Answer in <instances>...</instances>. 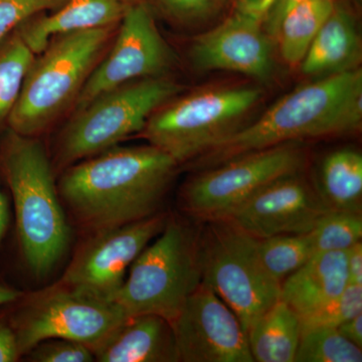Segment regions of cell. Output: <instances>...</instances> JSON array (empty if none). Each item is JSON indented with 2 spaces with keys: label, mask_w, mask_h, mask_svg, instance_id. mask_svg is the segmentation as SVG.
Segmentation results:
<instances>
[{
  "label": "cell",
  "mask_w": 362,
  "mask_h": 362,
  "mask_svg": "<svg viewBox=\"0 0 362 362\" xmlns=\"http://www.w3.org/2000/svg\"><path fill=\"white\" fill-rule=\"evenodd\" d=\"M112 33L106 26L52 37L26 73L9 129L28 137L45 129L77 99Z\"/></svg>",
  "instance_id": "cell-4"
},
{
  "label": "cell",
  "mask_w": 362,
  "mask_h": 362,
  "mask_svg": "<svg viewBox=\"0 0 362 362\" xmlns=\"http://www.w3.org/2000/svg\"><path fill=\"white\" fill-rule=\"evenodd\" d=\"M35 56L18 30L0 42V127L18 102Z\"/></svg>",
  "instance_id": "cell-23"
},
{
  "label": "cell",
  "mask_w": 362,
  "mask_h": 362,
  "mask_svg": "<svg viewBox=\"0 0 362 362\" xmlns=\"http://www.w3.org/2000/svg\"><path fill=\"white\" fill-rule=\"evenodd\" d=\"M335 4V0H305L286 13L275 39L285 63L300 66Z\"/></svg>",
  "instance_id": "cell-22"
},
{
  "label": "cell",
  "mask_w": 362,
  "mask_h": 362,
  "mask_svg": "<svg viewBox=\"0 0 362 362\" xmlns=\"http://www.w3.org/2000/svg\"><path fill=\"white\" fill-rule=\"evenodd\" d=\"M247 337L254 361L294 362L301 337L300 317L279 300L252 324Z\"/></svg>",
  "instance_id": "cell-20"
},
{
  "label": "cell",
  "mask_w": 362,
  "mask_h": 362,
  "mask_svg": "<svg viewBox=\"0 0 362 362\" xmlns=\"http://www.w3.org/2000/svg\"><path fill=\"white\" fill-rule=\"evenodd\" d=\"M256 247L267 273L280 284L315 254L307 233L256 239Z\"/></svg>",
  "instance_id": "cell-24"
},
{
  "label": "cell",
  "mask_w": 362,
  "mask_h": 362,
  "mask_svg": "<svg viewBox=\"0 0 362 362\" xmlns=\"http://www.w3.org/2000/svg\"><path fill=\"white\" fill-rule=\"evenodd\" d=\"M177 165L153 145L114 146L66 169L59 194L94 233L127 225L157 214Z\"/></svg>",
  "instance_id": "cell-1"
},
{
  "label": "cell",
  "mask_w": 362,
  "mask_h": 362,
  "mask_svg": "<svg viewBox=\"0 0 362 362\" xmlns=\"http://www.w3.org/2000/svg\"><path fill=\"white\" fill-rule=\"evenodd\" d=\"M263 21L235 11L194 40L192 58L202 70L228 71L266 80L274 70L272 42Z\"/></svg>",
  "instance_id": "cell-15"
},
{
  "label": "cell",
  "mask_w": 362,
  "mask_h": 362,
  "mask_svg": "<svg viewBox=\"0 0 362 362\" xmlns=\"http://www.w3.org/2000/svg\"><path fill=\"white\" fill-rule=\"evenodd\" d=\"M347 276L351 285L362 286V243L357 242L345 251Z\"/></svg>",
  "instance_id": "cell-33"
},
{
  "label": "cell",
  "mask_w": 362,
  "mask_h": 362,
  "mask_svg": "<svg viewBox=\"0 0 362 362\" xmlns=\"http://www.w3.org/2000/svg\"><path fill=\"white\" fill-rule=\"evenodd\" d=\"M127 318L115 302L59 284L33 298L9 321L23 356L54 338L83 343L92 351Z\"/></svg>",
  "instance_id": "cell-10"
},
{
  "label": "cell",
  "mask_w": 362,
  "mask_h": 362,
  "mask_svg": "<svg viewBox=\"0 0 362 362\" xmlns=\"http://www.w3.org/2000/svg\"><path fill=\"white\" fill-rule=\"evenodd\" d=\"M0 165L13 195L26 264L35 275H47L70 244L51 162L42 143L9 129L0 144Z\"/></svg>",
  "instance_id": "cell-3"
},
{
  "label": "cell",
  "mask_w": 362,
  "mask_h": 362,
  "mask_svg": "<svg viewBox=\"0 0 362 362\" xmlns=\"http://www.w3.org/2000/svg\"><path fill=\"white\" fill-rule=\"evenodd\" d=\"M173 52L144 4H133L121 20L110 52L93 69L77 98V112L112 89L145 78L160 77L173 65Z\"/></svg>",
  "instance_id": "cell-12"
},
{
  "label": "cell",
  "mask_w": 362,
  "mask_h": 362,
  "mask_svg": "<svg viewBox=\"0 0 362 362\" xmlns=\"http://www.w3.org/2000/svg\"><path fill=\"white\" fill-rule=\"evenodd\" d=\"M9 221L8 204L6 197L0 187V243L6 235L7 226Z\"/></svg>",
  "instance_id": "cell-36"
},
{
  "label": "cell",
  "mask_w": 362,
  "mask_h": 362,
  "mask_svg": "<svg viewBox=\"0 0 362 362\" xmlns=\"http://www.w3.org/2000/svg\"><path fill=\"white\" fill-rule=\"evenodd\" d=\"M207 223L201 233L202 282L235 312L247 333L280 300L281 284L262 265L255 238L228 221Z\"/></svg>",
  "instance_id": "cell-8"
},
{
  "label": "cell",
  "mask_w": 362,
  "mask_h": 362,
  "mask_svg": "<svg viewBox=\"0 0 362 362\" xmlns=\"http://www.w3.org/2000/svg\"><path fill=\"white\" fill-rule=\"evenodd\" d=\"M169 16L183 21L206 20L225 6L226 0H158Z\"/></svg>",
  "instance_id": "cell-30"
},
{
  "label": "cell",
  "mask_w": 362,
  "mask_h": 362,
  "mask_svg": "<svg viewBox=\"0 0 362 362\" xmlns=\"http://www.w3.org/2000/svg\"><path fill=\"white\" fill-rule=\"evenodd\" d=\"M131 0H66L49 16L25 21L16 30L35 54L62 33L113 26L132 6Z\"/></svg>",
  "instance_id": "cell-17"
},
{
  "label": "cell",
  "mask_w": 362,
  "mask_h": 362,
  "mask_svg": "<svg viewBox=\"0 0 362 362\" xmlns=\"http://www.w3.org/2000/svg\"><path fill=\"white\" fill-rule=\"evenodd\" d=\"M180 361L254 362L240 319L204 283L171 324Z\"/></svg>",
  "instance_id": "cell-13"
},
{
  "label": "cell",
  "mask_w": 362,
  "mask_h": 362,
  "mask_svg": "<svg viewBox=\"0 0 362 362\" xmlns=\"http://www.w3.org/2000/svg\"><path fill=\"white\" fill-rule=\"evenodd\" d=\"M307 235L314 252H345L361 240V214L331 211Z\"/></svg>",
  "instance_id": "cell-26"
},
{
  "label": "cell",
  "mask_w": 362,
  "mask_h": 362,
  "mask_svg": "<svg viewBox=\"0 0 362 362\" xmlns=\"http://www.w3.org/2000/svg\"><path fill=\"white\" fill-rule=\"evenodd\" d=\"M180 92V86L160 76L126 83L100 95L66 126L59 143V161L71 165L141 132L150 116Z\"/></svg>",
  "instance_id": "cell-7"
},
{
  "label": "cell",
  "mask_w": 362,
  "mask_h": 362,
  "mask_svg": "<svg viewBox=\"0 0 362 362\" xmlns=\"http://www.w3.org/2000/svg\"><path fill=\"white\" fill-rule=\"evenodd\" d=\"M261 95V90L251 87L192 93L162 105L150 116L143 134L178 164L192 160L242 127L240 123Z\"/></svg>",
  "instance_id": "cell-6"
},
{
  "label": "cell",
  "mask_w": 362,
  "mask_h": 362,
  "mask_svg": "<svg viewBox=\"0 0 362 362\" xmlns=\"http://www.w3.org/2000/svg\"><path fill=\"white\" fill-rule=\"evenodd\" d=\"M21 296H23V294L18 290L0 284V306L13 303V302L20 299Z\"/></svg>",
  "instance_id": "cell-37"
},
{
  "label": "cell",
  "mask_w": 362,
  "mask_h": 362,
  "mask_svg": "<svg viewBox=\"0 0 362 362\" xmlns=\"http://www.w3.org/2000/svg\"><path fill=\"white\" fill-rule=\"evenodd\" d=\"M329 211L315 188L298 173L262 188L223 220L261 240L308 233Z\"/></svg>",
  "instance_id": "cell-14"
},
{
  "label": "cell",
  "mask_w": 362,
  "mask_h": 362,
  "mask_svg": "<svg viewBox=\"0 0 362 362\" xmlns=\"http://www.w3.org/2000/svg\"><path fill=\"white\" fill-rule=\"evenodd\" d=\"M305 0H275L270 11L264 20V30L270 39L275 40L279 25L288 11Z\"/></svg>",
  "instance_id": "cell-32"
},
{
  "label": "cell",
  "mask_w": 362,
  "mask_h": 362,
  "mask_svg": "<svg viewBox=\"0 0 362 362\" xmlns=\"http://www.w3.org/2000/svg\"><path fill=\"white\" fill-rule=\"evenodd\" d=\"M66 0H0V42L42 11H54Z\"/></svg>",
  "instance_id": "cell-28"
},
{
  "label": "cell",
  "mask_w": 362,
  "mask_h": 362,
  "mask_svg": "<svg viewBox=\"0 0 362 362\" xmlns=\"http://www.w3.org/2000/svg\"><path fill=\"white\" fill-rule=\"evenodd\" d=\"M361 347L345 339L337 328L317 327L301 332L294 362H361Z\"/></svg>",
  "instance_id": "cell-25"
},
{
  "label": "cell",
  "mask_w": 362,
  "mask_h": 362,
  "mask_svg": "<svg viewBox=\"0 0 362 362\" xmlns=\"http://www.w3.org/2000/svg\"><path fill=\"white\" fill-rule=\"evenodd\" d=\"M21 356L11 321H0V362H13Z\"/></svg>",
  "instance_id": "cell-31"
},
{
  "label": "cell",
  "mask_w": 362,
  "mask_h": 362,
  "mask_svg": "<svg viewBox=\"0 0 362 362\" xmlns=\"http://www.w3.org/2000/svg\"><path fill=\"white\" fill-rule=\"evenodd\" d=\"M35 362H90L94 356L87 345L73 340L54 338L39 343L30 352Z\"/></svg>",
  "instance_id": "cell-29"
},
{
  "label": "cell",
  "mask_w": 362,
  "mask_h": 362,
  "mask_svg": "<svg viewBox=\"0 0 362 362\" xmlns=\"http://www.w3.org/2000/svg\"><path fill=\"white\" fill-rule=\"evenodd\" d=\"M361 61V40L356 18L335 4L301 62L305 75L326 77L356 70Z\"/></svg>",
  "instance_id": "cell-19"
},
{
  "label": "cell",
  "mask_w": 362,
  "mask_h": 362,
  "mask_svg": "<svg viewBox=\"0 0 362 362\" xmlns=\"http://www.w3.org/2000/svg\"><path fill=\"white\" fill-rule=\"evenodd\" d=\"M361 121V69L326 76L286 95L255 122L195 158V165L204 170L284 143L350 134L358 131Z\"/></svg>",
  "instance_id": "cell-2"
},
{
  "label": "cell",
  "mask_w": 362,
  "mask_h": 362,
  "mask_svg": "<svg viewBox=\"0 0 362 362\" xmlns=\"http://www.w3.org/2000/svg\"><path fill=\"white\" fill-rule=\"evenodd\" d=\"M337 330L345 339L362 349V313L345 321Z\"/></svg>",
  "instance_id": "cell-35"
},
{
  "label": "cell",
  "mask_w": 362,
  "mask_h": 362,
  "mask_svg": "<svg viewBox=\"0 0 362 362\" xmlns=\"http://www.w3.org/2000/svg\"><path fill=\"white\" fill-rule=\"evenodd\" d=\"M237 11L264 21L275 0H233Z\"/></svg>",
  "instance_id": "cell-34"
},
{
  "label": "cell",
  "mask_w": 362,
  "mask_h": 362,
  "mask_svg": "<svg viewBox=\"0 0 362 362\" xmlns=\"http://www.w3.org/2000/svg\"><path fill=\"white\" fill-rule=\"evenodd\" d=\"M306 162L297 142L258 150L204 169L185 185L181 206L204 221L223 220L262 188L302 173Z\"/></svg>",
  "instance_id": "cell-9"
},
{
  "label": "cell",
  "mask_w": 362,
  "mask_h": 362,
  "mask_svg": "<svg viewBox=\"0 0 362 362\" xmlns=\"http://www.w3.org/2000/svg\"><path fill=\"white\" fill-rule=\"evenodd\" d=\"M168 216L156 214L127 225L94 233L78 250L59 284L113 301L133 262L165 226Z\"/></svg>",
  "instance_id": "cell-11"
},
{
  "label": "cell",
  "mask_w": 362,
  "mask_h": 362,
  "mask_svg": "<svg viewBox=\"0 0 362 362\" xmlns=\"http://www.w3.org/2000/svg\"><path fill=\"white\" fill-rule=\"evenodd\" d=\"M157 238L133 262L113 302L128 318L153 314L173 324L202 283L201 233L168 220Z\"/></svg>",
  "instance_id": "cell-5"
},
{
  "label": "cell",
  "mask_w": 362,
  "mask_h": 362,
  "mask_svg": "<svg viewBox=\"0 0 362 362\" xmlns=\"http://www.w3.org/2000/svg\"><path fill=\"white\" fill-rule=\"evenodd\" d=\"M315 189L330 211L361 214V154L340 149L324 157Z\"/></svg>",
  "instance_id": "cell-21"
},
{
  "label": "cell",
  "mask_w": 362,
  "mask_h": 362,
  "mask_svg": "<svg viewBox=\"0 0 362 362\" xmlns=\"http://www.w3.org/2000/svg\"><path fill=\"white\" fill-rule=\"evenodd\" d=\"M92 352L100 362L180 361L173 326L153 314L126 319Z\"/></svg>",
  "instance_id": "cell-16"
},
{
  "label": "cell",
  "mask_w": 362,
  "mask_h": 362,
  "mask_svg": "<svg viewBox=\"0 0 362 362\" xmlns=\"http://www.w3.org/2000/svg\"><path fill=\"white\" fill-rule=\"evenodd\" d=\"M362 313V286L347 285L344 291L316 310L300 317L301 332L317 327L337 328Z\"/></svg>",
  "instance_id": "cell-27"
},
{
  "label": "cell",
  "mask_w": 362,
  "mask_h": 362,
  "mask_svg": "<svg viewBox=\"0 0 362 362\" xmlns=\"http://www.w3.org/2000/svg\"><path fill=\"white\" fill-rule=\"evenodd\" d=\"M349 284L345 252H315L283 281L280 300L303 317L338 296Z\"/></svg>",
  "instance_id": "cell-18"
}]
</instances>
